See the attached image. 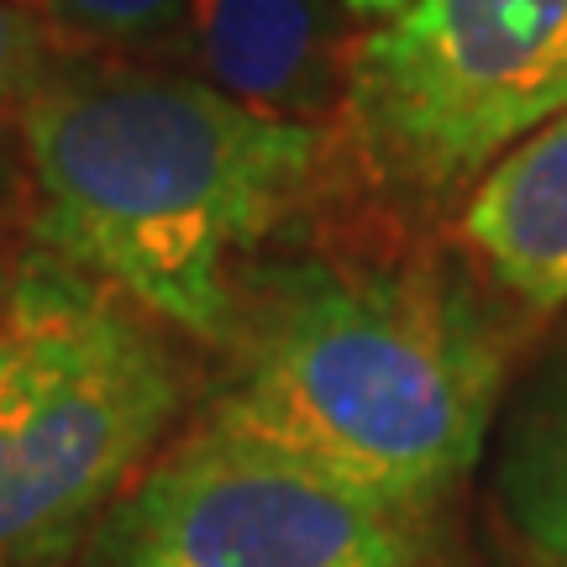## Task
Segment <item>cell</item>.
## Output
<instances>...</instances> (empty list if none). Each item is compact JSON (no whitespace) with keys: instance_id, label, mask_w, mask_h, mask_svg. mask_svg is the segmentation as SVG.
<instances>
[{"instance_id":"cell-1","label":"cell","mask_w":567,"mask_h":567,"mask_svg":"<svg viewBox=\"0 0 567 567\" xmlns=\"http://www.w3.org/2000/svg\"><path fill=\"white\" fill-rule=\"evenodd\" d=\"M205 425L431 520L505 410L509 326L436 252L310 258L247 284Z\"/></svg>"},{"instance_id":"cell-2","label":"cell","mask_w":567,"mask_h":567,"mask_svg":"<svg viewBox=\"0 0 567 567\" xmlns=\"http://www.w3.org/2000/svg\"><path fill=\"white\" fill-rule=\"evenodd\" d=\"M38 247L189 342L231 347L243 268L321 174L326 132L184 74L69 69L21 111Z\"/></svg>"},{"instance_id":"cell-3","label":"cell","mask_w":567,"mask_h":567,"mask_svg":"<svg viewBox=\"0 0 567 567\" xmlns=\"http://www.w3.org/2000/svg\"><path fill=\"white\" fill-rule=\"evenodd\" d=\"M163 326L32 247L0 305V567H59L163 457L184 410Z\"/></svg>"},{"instance_id":"cell-4","label":"cell","mask_w":567,"mask_h":567,"mask_svg":"<svg viewBox=\"0 0 567 567\" xmlns=\"http://www.w3.org/2000/svg\"><path fill=\"white\" fill-rule=\"evenodd\" d=\"M337 105L384 195L463 200L499 153L567 111V0H415L352 42Z\"/></svg>"},{"instance_id":"cell-5","label":"cell","mask_w":567,"mask_h":567,"mask_svg":"<svg viewBox=\"0 0 567 567\" xmlns=\"http://www.w3.org/2000/svg\"><path fill=\"white\" fill-rule=\"evenodd\" d=\"M90 567H431V551L425 520L200 421L95 526Z\"/></svg>"},{"instance_id":"cell-6","label":"cell","mask_w":567,"mask_h":567,"mask_svg":"<svg viewBox=\"0 0 567 567\" xmlns=\"http://www.w3.org/2000/svg\"><path fill=\"white\" fill-rule=\"evenodd\" d=\"M337 11V0H189L179 32L210 90L316 122V111L342 101L352 59Z\"/></svg>"},{"instance_id":"cell-7","label":"cell","mask_w":567,"mask_h":567,"mask_svg":"<svg viewBox=\"0 0 567 567\" xmlns=\"http://www.w3.org/2000/svg\"><path fill=\"white\" fill-rule=\"evenodd\" d=\"M457 237L515 305L567 310V111L478 174Z\"/></svg>"},{"instance_id":"cell-8","label":"cell","mask_w":567,"mask_h":567,"mask_svg":"<svg viewBox=\"0 0 567 567\" xmlns=\"http://www.w3.org/2000/svg\"><path fill=\"white\" fill-rule=\"evenodd\" d=\"M494 505L526 567H567V337L505 394Z\"/></svg>"},{"instance_id":"cell-9","label":"cell","mask_w":567,"mask_h":567,"mask_svg":"<svg viewBox=\"0 0 567 567\" xmlns=\"http://www.w3.org/2000/svg\"><path fill=\"white\" fill-rule=\"evenodd\" d=\"M184 6L189 0H27V11L74 42H101V48H122V42H153L179 32Z\"/></svg>"},{"instance_id":"cell-10","label":"cell","mask_w":567,"mask_h":567,"mask_svg":"<svg viewBox=\"0 0 567 567\" xmlns=\"http://www.w3.org/2000/svg\"><path fill=\"white\" fill-rule=\"evenodd\" d=\"M48 74V27L27 6L0 0V111L21 116Z\"/></svg>"},{"instance_id":"cell-11","label":"cell","mask_w":567,"mask_h":567,"mask_svg":"<svg viewBox=\"0 0 567 567\" xmlns=\"http://www.w3.org/2000/svg\"><path fill=\"white\" fill-rule=\"evenodd\" d=\"M337 6H342L347 17H363V21H373V27H379V21L400 17V11H405V6H415V0H337Z\"/></svg>"},{"instance_id":"cell-12","label":"cell","mask_w":567,"mask_h":567,"mask_svg":"<svg viewBox=\"0 0 567 567\" xmlns=\"http://www.w3.org/2000/svg\"><path fill=\"white\" fill-rule=\"evenodd\" d=\"M6 284H11V268H6V258H0V305H6Z\"/></svg>"},{"instance_id":"cell-13","label":"cell","mask_w":567,"mask_h":567,"mask_svg":"<svg viewBox=\"0 0 567 567\" xmlns=\"http://www.w3.org/2000/svg\"><path fill=\"white\" fill-rule=\"evenodd\" d=\"M17 6H27V0H17Z\"/></svg>"}]
</instances>
